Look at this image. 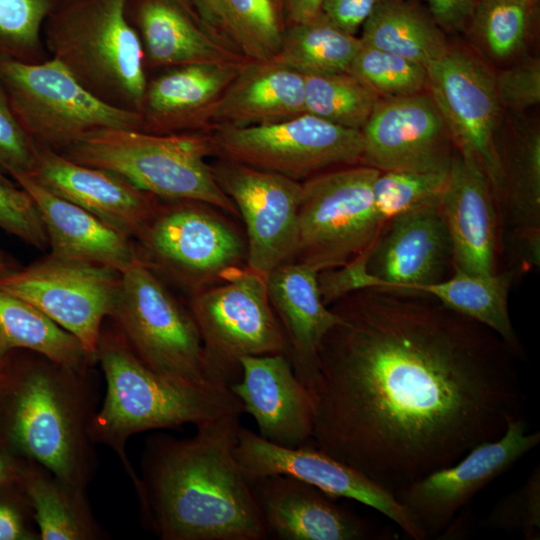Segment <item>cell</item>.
I'll return each mask as SVG.
<instances>
[{
    "instance_id": "cell-18",
    "label": "cell",
    "mask_w": 540,
    "mask_h": 540,
    "mask_svg": "<svg viewBox=\"0 0 540 540\" xmlns=\"http://www.w3.org/2000/svg\"><path fill=\"white\" fill-rule=\"evenodd\" d=\"M428 90L451 139L475 154L493 189L498 178L496 127L500 103L495 77L465 51L449 49L426 66Z\"/></svg>"
},
{
    "instance_id": "cell-4",
    "label": "cell",
    "mask_w": 540,
    "mask_h": 540,
    "mask_svg": "<svg viewBox=\"0 0 540 540\" xmlns=\"http://www.w3.org/2000/svg\"><path fill=\"white\" fill-rule=\"evenodd\" d=\"M96 362L103 371L106 392L90 424V436L95 445H106L117 454L135 490L140 479L126 452L131 436L185 424L197 427L228 414L244 413L230 387L175 382L151 370L115 325L103 324Z\"/></svg>"
},
{
    "instance_id": "cell-28",
    "label": "cell",
    "mask_w": 540,
    "mask_h": 540,
    "mask_svg": "<svg viewBox=\"0 0 540 540\" xmlns=\"http://www.w3.org/2000/svg\"><path fill=\"white\" fill-rule=\"evenodd\" d=\"M245 61L172 67L147 82L140 110L142 131H196L202 113L220 97Z\"/></svg>"
},
{
    "instance_id": "cell-34",
    "label": "cell",
    "mask_w": 540,
    "mask_h": 540,
    "mask_svg": "<svg viewBox=\"0 0 540 540\" xmlns=\"http://www.w3.org/2000/svg\"><path fill=\"white\" fill-rule=\"evenodd\" d=\"M361 45L360 38L320 12L283 28L281 46L273 60L302 74L347 72Z\"/></svg>"
},
{
    "instance_id": "cell-19",
    "label": "cell",
    "mask_w": 540,
    "mask_h": 540,
    "mask_svg": "<svg viewBox=\"0 0 540 540\" xmlns=\"http://www.w3.org/2000/svg\"><path fill=\"white\" fill-rule=\"evenodd\" d=\"M361 132V164L380 172H433L451 165L452 139L429 94L380 98Z\"/></svg>"
},
{
    "instance_id": "cell-55",
    "label": "cell",
    "mask_w": 540,
    "mask_h": 540,
    "mask_svg": "<svg viewBox=\"0 0 540 540\" xmlns=\"http://www.w3.org/2000/svg\"><path fill=\"white\" fill-rule=\"evenodd\" d=\"M0 177H5V176L3 175V172H2L1 170H0Z\"/></svg>"
},
{
    "instance_id": "cell-50",
    "label": "cell",
    "mask_w": 540,
    "mask_h": 540,
    "mask_svg": "<svg viewBox=\"0 0 540 540\" xmlns=\"http://www.w3.org/2000/svg\"><path fill=\"white\" fill-rule=\"evenodd\" d=\"M31 460L0 449V486L21 481Z\"/></svg>"
},
{
    "instance_id": "cell-30",
    "label": "cell",
    "mask_w": 540,
    "mask_h": 540,
    "mask_svg": "<svg viewBox=\"0 0 540 540\" xmlns=\"http://www.w3.org/2000/svg\"><path fill=\"white\" fill-rule=\"evenodd\" d=\"M18 349L79 371L95 364L77 337L34 305L0 288V358Z\"/></svg>"
},
{
    "instance_id": "cell-21",
    "label": "cell",
    "mask_w": 540,
    "mask_h": 540,
    "mask_svg": "<svg viewBox=\"0 0 540 540\" xmlns=\"http://www.w3.org/2000/svg\"><path fill=\"white\" fill-rule=\"evenodd\" d=\"M28 175L50 192L91 212L132 239L160 202L119 174L76 163L60 152L41 146H37L36 161Z\"/></svg>"
},
{
    "instance_id": "cell-27",
    "label": "cell",
    "mask_w": 540,
    "mask_h": 540,
    "mask_svg": "<svg viewBox=\"0 0 540 540\" xmlns=\"http://www.w3.org/2000/svg\"><path fill=\"white\" fill-rule=\"evenodd\" d=\"M146 67L238 63L246 59L194 21L175 0H128Z\"/></svg>"
},
{
    "instance_id": "cell-11",
    "label": "cell",
    "mask_w": 540,
    "mask_h": 540,
    "mask_svg": "<svg viewBox=\"0 0 540 540\" xmlns=\"http://www.w3.org/2000/svg\"><path fill=\"white\" fill-rule=\"evenodd\" d=\"M379 173L373 167L354 164L302 182L293 261L317 272L338 268L374 241L384 224L373 196Z\"/></svg>"
},
{
    "instance_id": "cell-44",
    "label": "cell",
    "mask_w": 540,
    "mask_h": 540,
    "mask_svg": "<svg viewBox=\"0 0 540 540\" xmlns=\"http://www.w3.org/2000/svg\"><path fill=\"white\" fill-rule=\"evenodd\" d=\"M0 540H40L21 481L0 486Z\"/></svg>"
},
{
    "instance_id": "cell-17",
    "label": "cell",
    "mask_w": 540,
    "mask_h": 540,
    "mask_svg": "<svg viewBox=\"0 0 540 540\" xmlns=\"http://www.w3.org/2000/svg\"><path fill=\"white\" fill-rule=\"evenodd\" d=\"M540 442L527 432L523 416L508 423L498 439L481 443L458 462L436 470L396 493L427 539L440 533L480 490L509 469Z\"/></svg>"
},
{
    "instance_id": "cell-25",
    "label": "cell",
    "mask_w": 540,
    "mask_h": 540,
    "mask_svg": "<svg viewBox=\"0 0 540 540\" xmlns=\"http://www.w3.org/2000/svg\"><path fill=\"white\" fill-rule=\"evenodd\" d=\"M267 292L285 333L293 370L309 391L321 341L340 318L322 300L318 272L304 263L290 261L275 268L267 276Z\"/></svg>"
},
{
    "instance_id": "cell-2",
    "label": "cell",
    "mask_w": 540,
    "mask_h": 540,
    "mask_svg": "<svg viewBox=\"0 0 540 540\" xmlns=\"http://www.w3.org/2000/svg\"><path fill=\"white\" fill-rule=\"evenodd\" d=\"M240 413L177 438H147L135 491L142 524L162 540H263L267 533L235 456Z\"/></svg>"
},
{
    "instance_id": "cell-36",
    "label": "cell",
    "mask_w": 540,
    "mask_h": 540,
    "mask_svg": "<svg viewBox=\"0 0 540 540\" xmlns=\"http://www.w3.org/2000/svg\"><path fill=\"white\" fill-rule=\"evenodd\" d=\"M305 113L361 130L380 97L348 72L305 73Z\"/></svg>"
},
{
    "instance_id": "cell-46",
    "label": "cell",
    "mask_w": 540,
    "mask_h": 540,
    "mask_svg": "<svg viewBox=\"0 0 540 540\" xmlns=\"http://www.w3.org/2000/svg\"><path fill=\"white\" fill-rule=\"evenodd\" d=\"M385 0H324L321 12L336 26L355 34L372 12Z\"/></svg>"
},
{
    "instance_id": "cell-20",
    "label": "cell",
    "mask_w": 540,
    "mask_h": 540,
    "mask_svg": "<svg viewBox=\"0 0 540 540\" xmlns=\"http://www.w3.org/2000/svg\"><path fill=\"white\" fill-rule=\"evenodd\" d=\"M440 206L452 243L453 270L476 276L496 273V197L485 167L472 152L457 149L453 154Z\"/></svg>"
},
{
    "instance_id": "cell-51",
    "label": "cell",
    "mask_w": 540,
    "mask_h": 540,
    "mask_svg": "<svg viewBox=\"0 0 540 540\" xmlns=\"http://www.w3.org/2000/svg\"><path fill=\"white\" fill-rule=\"evenodd\" d=\"M202 20L206 30L212 35L216 36L218 34L213 18L211 16L207 0H190Z\"/></svg>"
},
{
    "instance_id": "cell-22",
    "label": "cell",
    "mask_w": 540,
    "mask_h": 540,
    "mask_svg": "<svg viewBox=\"0 0 540 540\" xmlns=\"http://www.w3.org/2000/svg\"><path fill=\"white\" fill-rule=\"evenodd\" d=\"M241 375L230 386L243 412L250 414L258 434L284 447H299L312 440L314 404L296 376L286 354L244 356Z\"/></svg>"
},
{
    "instance_id": "cell-3",
    "label": "cell",
    "mask_w": 540,
    "mask_h": 540,
    "mask_svg": "<svg viewBox=\"0 0 540 540\" xmlns=\"http://www.w3.org/2000/svg\"><path fill=\"white\" fill-rule=\"evenodd\" d=\"M92 369L75 370L28 351L0 358V449L86 489L97 470L90 424L98 410Z\"/></svg>"
},
{
    "instance_id": "cell-6",
    "label": "cell",
    "mask_w": 540,
    "mask_h": 540,
    "mask_svg": "<svg viewBox=\"0 0 540 540\" xmlns=\"http://www.w3.org/2000/svg\"><path fill=\"white\" fill-rule=\"evenodd\" d=\"M61 154L76 163L119 174L160 200H194L238 214L206 162L215 154L209 132L157 134L102 128Z\"/></svg>"
},
{
    "instance_id": "cell-10",
    "label": "cell",
    "mask_w": 540,
    "mask_h": 540,
    "mask_svg": "<svg viewBox=\"0 0 540 540\" xmlns=\"http://www.w3.org/2000/svg\"><path fill=\"white\" fill-rule=\"evenodd\" d=\"M188 308L199 329L209 366L226 386L241 375L244 356L282 353L285 333L270 304L267 276L246 264L190 296Z\"/></svg>"
},
{
    "instance_id": "cell-8",
    "label": "cell",
    "mask_w": 540,
    "mask_h": 540,
    "mask_svg": "<svg viewBox=\"0 0 540 540\" xmlns=\"http://www.w3.org/2000/svg\"><path fill=\"white\" fill-rule=\"evenodd\" d=\"M0 83L37 146L61 153L98 129L142 130L139 112L103 102L52 58L28 63L0 56Z\"/></svg>"
},
{
    "instance_id": "cell-7",
    "label": "cell",
    "mask_w": 540,
    "mask_h": 540,
    "mask_svg": "<svg viewBox=\"0 0 540 540\" xmlns=\"http://www.w3.org/2000/svg\"><path fill=\"white\" fill-rule=\"evenodd\" d=\"M109 317L139 359L157 374L195 386H226L209 366L188 306L138 258L122 272Z\"/></svg>"
},
{
    "instance_id": "cell-35",
    "label": "cell",
    "mask_w": 540,
    "mask_h": 540,
    "mask_svg": "<svg viewBox=\"0 0 540 540\" xmlns=\"http://www.w3.org/2000/svg\"><path fill=\"white\" fill-rule=\"evenodd\" d=\"M219 33L248 61L273 59L283 28L274 0H207Z\"/></svg>"
},
{
    "instance_id": "cell-48",
    "label": "cell",
    "mask_w": 540,
    "mask_h": 540,
    "mask_svg": "<svg viewBox=\"0 0 540 540\" xmlns=\"http://www.w3.org/2000/svg\"><path fill=\"white\" fill-rule=\"evenodd\" d=\"M510 242L522 264L527 267H539L540 230L510 233Z\"/></svg>"
},
{
    "instance_id": "cell-32",
    "label": "cell",
    "mask_w": 540,
    "mask_h": 540,
    "mask_svg": "<svg viewBox=\"0 0 540 540\" xmlns=\"http://www.w3.org/2000/svg\"><path fill=\"white\" fill-rule=\"evenodd\" d=\"M496 201L510 233L540 230V132H520L505 152L497 150Z\"/></svg>"
},
{
    "instance_id": "cell-47",
    "label": "cell",
    "mask_w": 540,
    "mask_h": 540,
    "mask_svg": "<svg viewBox=\"0 0 540 540\" xmlns=\"http://www.w3.org/2000/svg\"><path fill=\"white\" fill-rule=\"evenodd\" d=\"M435 22L446 29H458L470 19L477 7L476 0H427Z\"/></svg>"
},
{
    "instance_id": "cell-41",
    "label": "cell",
    "mask_w": 540,
    "mask_h": 540,
    "mask_svg": "<svg viewBox=\"0 0 540 540\" xmlns=\"http://www.w3.org/2000/svg\"><path fill=\"white\" fill-rule=\"evenodd\" d=\"M486 524L496 529L520 532L528 540L540 538L539 466L521 487L495 505Z\"/></svg>"
},
{
    "instance_id": "cell-45",
    "label": "cell",
    "mask_w": 540,
    "mask_h": 540,
    "mask_svg": "<svg viewBox=\"0 0 540 540\" xmlns=\"http://www.w3.org/2000/svg\"><path fill=\"white\" fill-rule=\"evenodd\" d=\"M500 105L522 110L540 102V63L530 60L503 70L495 77Z\"/></svg>"
},
{
    "instance_id": "cell-1",
    "label": "cell",
    "mask_w": 540,
    "mask_h": 540,
    "mask_svg": "<svg viewBox=\"0 0 540 540\" xmlns=\"http://www.w3.org/2000/svg\"><path fill=\"white\" fill-rule=\"evenodd\" d=\"M311 442L396 495L522 415L512 349L430 294L363 288L329 305Z\"/></svg>"
},
{
    "instance_id": "cell-24",
    "label": "cell",
    "mask_w": 540,
    "mask_h": 540,
    "mask_svg": "<svg viewBox=\"0 0 540 540\" xmlns=\"http://www.w3.org/2000/svg\"><path fill=\"white\" fill-rule=\"evenodd\" d=\"M303 113L302 73L273 59L246 60L220 97L202 113L196 131L272 124Z\"/></svg>"
},
{
    "instance_id": "cell-12",
    "label": "cell",
    "mask_w": 540,
    "mask_h": 540,
    "mask_svg": "<svg viewBox=\"0 0 540 540\" xmlns=\"http://www.w3.org/2000/svg\"><path fill=\"white\" fill-rule=\"evenodd\" d=\"M215 155L301 182L337 166L361 163V130L314 115L265 125L225 127L209 132Z\"/></svg>"
},
{
    "instance_id": "cell-49",
    "label": "cell",
    "mask_w": 540,
    "mask_h": 540,
    "mask_svg": "<svg viewBox=\"0 0 540 540\" xmlns=\"http://www.w3.org/2000/svg\"><path fill=\"white\" fill-rule=\"evenodd\" d=\"M324 0H281L285 21L290 24L305 22L321 12Z\"/></svg>"
},
{
    "instance_id": "cell-40",
    "label": "cell",
    "mask_w": 540,
    "mask_h": 540,
    "mask_svg": "<svg viewBox=\"0 0 540 540\" xmlns=\"http://www.w3.org/2000/svg\"><path fill=\"white\" fill-rule=\"evenodd\" d=\"M533 0H482L474 15L478 32L497 58L514 54L523 44Z\"/></svg>"
},
{
    "instance_id": "cell-52",
    "label": "cell",
    "mask_w": 540,
    "mask_h": 540,
    "mask_svg": "<svg viewBox=\"0 0 540 540\" xmlns=\"http://www.w3.org/2000/svg\"><path fill=\"white\" fill-rule=\"evenodd\" d=\"M183 9L184 11L198 24H200L203 28L204 24L202 20L200 19L199 15L197 14L192 2L190 0H175Z\"/></svg>"
},
{
    "instance_id": "cell-16",
    "label": "cell",
    "mask_w": 540,
    "mask_h": 540,
    "mask_svg": "<svg viewBox=\"0 0 540 540\" xmlns=\"http://www.w3.org/2000/svg\"><path fill=\"white\" fill-rule=\"evenodd\" d=\"M363 252L358 290H413L448 278L453 252L440 197L385 221Z\"/></svg>"
},
{
    "instance_id": "cell-31",
    "label": "cell",
    "mask_w": 540,
    "mask_h": 540,
    "mask_svg": "<svg viewBox=\"0 0 540 540\" xmlns=\"http://www.w3.org/2000/svg\"><path fill=\"white\" fill-rule=\"evenodd\" d=\"M513 279L512 270L490 276L454 270L445 280L416 287L413 291L430 294L445 306L487 326L520 358L523 349L508 311V295Z\"/></svg>"
},
{
    "instance_id": "cell-53",
    "label": "cell",
    "mask_w": 540,
    "mask_h": 540,
    "mask_svg": "<svg viewBox=\"0 0 540 540\" xmlns=\"http://www.w3.org/2000/svg\"><path fill=\"white\" fill-rule=\"evenodd\" d=\"M10 263L5 255L0 251V274L10 271Z\"/></svg>"
},
{
    "instance_id": "cell-38",
    "label": "cell",
    "mask_w": 540,
    "mask_h": 540,
    "mask_svg": "<svg viewBox=\"0 0 540 540\" xmlns=\"http://www.w3.org/2000/svg\"><path fill=\"white\" fill-rule=\"evenodd\" d=\"M57 0H0V56L22 62L47 60L43 26Z\"/></svg>"
},
{
    "instance_id": "cell-5",
    "label": "cell",
    "mask_w": 540,
    "mask_h": 540,
    "mask_svg": "<svg viewBox=\"0 0 540 540\" xmlns=\"http://www.w3.org/2000/svg\"><path fill=\"white\" fill-rule=\"evenodd\" d=\"M128 0H57L43 26L50 58L90 93L112 106L140 113L147 77Z\"/></svg>"
},
{
    "instance_id": "cell-26",
    "label": "cell",
    "mask_w": 540,
    "mask_h": 540,
    "mask_svg": "<svg viewBox=\"0 0 540 540\" xmlns=\"http://www.w3.org/2000/svg\"><path fill=\"white\" fill-rule=\"evenodd\" d=\"M11 176L35 202L51 255L106 265L121 273L137 259L132 238L84 208L50 192L28 174Z\"/></svg>"
},
{
    "instance_id": "cell-13",
    "label": "cell",
    "mask_w": 540,
    "mask_h": 540,
    "mask_svg": "<svg viewBox=\"0 0 540 540\" xmlns=\"http://www.w3.org/2000/svg\"><path fill=\"white\" fill-rule=\"evenodd\" d=\"M122 273L112 267L53 255L0 274V288L34 305L82 343L96 363L102 326L110 316Z\"/></svg>"
},
{
    "instance_id": "cell-14",
    "label": "cell",
    "mask_w": 540,
    "mask_h": 540,
    "mask_svg": "<svg viewBox=\"0 0 540 540\" xmlns=\"http://www.w3.org/2000/svg\"><path fill=\"white\" fill-rule=\"evenodd\" d=\"M234 456L248 482L269 475H287L331 497L352 499L379 511L412 539H427L419 522L394 493L311 441L299 447H284L240 426Z\"/></svg>"
},
{
    "instance_id": "cell-29",
    "label": "cell",
    "mask_w": 540,
    "mask_h": 540,
    "mask_svg": "<svg viewBox=\"0 0 540 540\" xmlns=\"http://www.w3.org/2000/svg\"><path fill=\"white\" fill-rule=\"evenodd\" d=\"M40 540H103L86 489L67 483L31 461L21 479Z\"/></svg>"
},
{
    "instance_id": "cell-42",
    "label": "cell",
    "mask_w": 540,
    "mask_h": 540,
    "mask_svg": "<svg viewBox=\"0 0 540 540\" xmlns=\"http://www.w3.org/2000/svg\"><path fill=\"white\" fill-rule=\"evenodd\" d=\"M0 228L41 250L48 247L46 231L31 196L0 177Z\"/></svg>"
},
{
    "instance_id": "cell-23",
    "label": "cell",
    "mask_w": 540,
    "mask_h": 540,
    "mask_svg": "<svg viewBox=\"0 0 540 540\" xmlns=\"http://www.w3.org/2000/svg\"><path fill=\"white\" fill-rule=\"evenodd\" d=\"M249 483L267 536L279 540L375 538L364 519L303 481L277 474Z\"/></svg>"
},
{
    "instance_id": "cell-39",
    "label": "cell",
    "mask_w": 540,
    "mask_h": 540,
    "mask_svg": "<svg viewBox=\"0 0 540 540\" xmlns=\"http://www.w3.org/2000/svg\"><path fill=\"white\" fill-rule=\"evenodd\" d=\"M449 170L450 167L433 172H380L373 185V196L381 221L384 223L402 212L439 198Z\"/></svg>"
},
{
    "instance_id": "cell-33",
    "label": "cell",
    "mask_w": 540,
    "mask_h": 540,
    "mask_svg": "<svg viewBox=\"0 0 540 540\" xmlns=\"http://www.w3.org/2000/svg\"><path fill=\"white\" fill-rule=\"evenodd\" d=\"M364 44L415 61L425 67L447 50L438 27L414 6L385 0L362 25Z\"/></svg>"
},
{
    "instance_id": "cell-15",
    "label": "cell",
    "mask_w": 540,
    "mask_h": 540,
    "mask_svg": "<svg viewBox=\"0 0 540 540\" xmlns=\"http://www.w3.org/2000/svg\"><path fill=\"white\" fill-rule=\"evenodd\" d=\"M210 166L217 184L244 220L246 265L268 276L293 261L302 182L221 157Z\"/></svg>"
},
{
    "instance_id": "cell-9",
    "label": "cell",
    "mask_w": 540,
    "mask_h": 540,
    "mask_svg": "<svg viewBox=\"0 0 540 540\" xmlns=\"http://www.w3.org/2000/svg\"><path fill=\"white\" fill-rule=\"evenodd\" d=\"M215 208L160 200L133 239L138 260L191 295L220 282L227 270L246 262L247 243Z\"/></svg>"
},
{
    "instance_id": "cell-43",
    "label": "cell",
    "mask_w": 540,
    "mask_h": 540,
    "mask_svg": "<svg viewBox=\"0 0 540 540\" xmlns=\"http://www.w3.org/2000/svg\"><path fill=\"white\" fill-rule=\"evenodd\" d=\"M36 155L37 145L16 118L0 83V170L10 175L28 174L34 167Z\"/></svg>"
},
{
    "instance_id": "cell-54",
    "label": "cell",
    "mask_w": 540,
    "mask_h": 540,
    "mask_svg": "<svg viewBox=\"0 0 540 540\" xmlns=\"http://www.w3.org/2000/svg\"><path fill=\"white\" fill-rule=\"evenodd\" d=\"M274 2L276 3V5H281V0H274Z\"/></svg>"
},
{
    "instance_id": "cell-37",
    "label": "cell",
    "mask_w": 540,
    "mask_h": 540,
    "mask_svg": "<svg viewBox=\"0 0 540 540\" xmlns=\"http://www.w3.org/2000/svg\"><path fill=\"white\" fill-rule=\"evenodd\" d=\"M347 72L380 98L420 94L428 88L424 65L363 42Z\"/></svg>"
}]
</instances>
